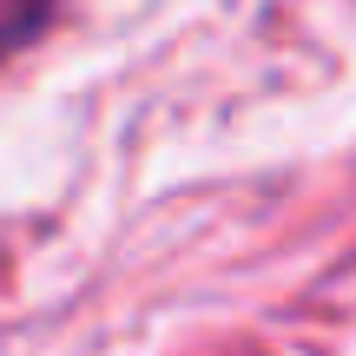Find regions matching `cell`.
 Here are the masks:
<instances>
[{
  "label": "cell",
  "instance_id": "1",
  "mask_svg": "<svg viewBox=\"0 0 356 356\" xmlns=\"http://www.w3.org/2000/svg\"><path fill=\"white\" fill-rule=\"evenodd\" d=\"M47 13H53V0H0V60H7L13 47H26Z\"/></svg>",
  "mask_w": 356,
  "mask_h": 356
}]
</instances>
